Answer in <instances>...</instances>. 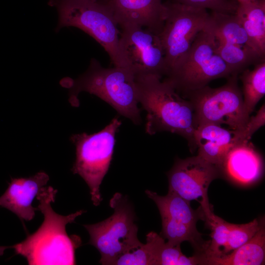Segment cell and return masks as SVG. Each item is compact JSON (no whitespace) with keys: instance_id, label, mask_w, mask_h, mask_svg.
Here are the masks:
<instances>
[{"instance_id":"1","label":"cell","mask_w":265,"mask_h":265,"mask_svg":"<svg viewBox=\"0 0 265 265\" xmlns=\"http://www.w3.org/2000/svg\"><path fill=\"white\" fill-rule=\"evenodd\" d=\"M57 190L44 186L36 196L37 210L44 215L38 229L24 240L13 246L16 255L24 257L28 265H75V251L81 244L77 235H68L66 226L85 211L80 210L67 215L55 212L51 204Z\"/></svg>"},{"instance_id":"2","label":"cell","mask_w":265,"mask_h":265,"mask_svg":"<svg viewBox=\"0 0 265 265\" xmlns=\"http://www.w3.org/2000/svg\"><path fill=\"white\" fill-rule=\"evenodd\" d=\"M135 79L138 103L147 112L146 132L153 135L165 131L178 134L187 140L190 151L194 152L197 125L191 103L181 97L165 79L161 80L154 76Z\"/></svg>"},{"instance_id":"3","label":"cell","mask_w":265,"mask_h":265,"mask_svg":"<svg viewBox=\"0 0 265 265\" xmlns=\"http://www.w3.org/2000/svg\"><path fill=\"white\" fill-rule=\"evenodd\" d=\"M60 83L69 89V101L73 106L79 105L77 97L85 91L105 101L135 125L141 123L135 77L126 68H105L92 58L84 73L76 80L64 78Z\"/></svg>"},{"instance_id":"4","label":"cell","mask_w":265,"mask_h":265,"mask_svg":"<svg viewBox=\"0 0 265 265\" xmlns=\"http://www.w3.org/2000/svg\"><path fill=\"white\" fill-rule=\"evenodd\" d=\"M48 4L58 12L56 31L69 26L83 30L103 47L114 66L127 69L120 49L118 25L104 3L97 0H49Z\"/></svg>"},{"instance_id":"5","label":"cell","mask_w":265,"mask_h":265,"mask_svg":"<svg viewBox=\"0 0 265 265\" xmlns=\"http://www.w3.org/2000/svg\"><path fill=\"white\" fill-rule=\"evenodd\" d=\"M231 75L232 71L218 53L213 35L206 25L165 80L183 95L201 88L213 80Z\"/></svg>"},{"instance_id":"6","label":"cell","mask_w":265,"mask_h":265,"mask_svg":"<svg viewBox=\"0 0 265 265\" xmlns=\"http://www.w3.org/2000/svg\"><path fill=\"white\" fill-rule=\"evenodd\" d=\"M114 210L109 217L93 224L83 225L88 231V243L100 252V263L114 265L124 252L141 242L137 238L138 226L132 204L127 196L115 193L109 201Z\"/></svg>"},{"instance_id":"7","label":"cell","mask_w":265,"mask_h":265,"mask_svg":"<svg viewBox=\"0 0 265 265\" xmlns=\"http://www.w3.org/2000/svg\"><path fill=\"white\" fill-rule=\"evenodd\" d=\"M238 79V75H233L220 87L207 85L183 94L192 105L197 126L213 123L226 125L236 133L243 131L250 115L245 109Z\"/></svg>"},{"instance_id":"8","label":"cell","mask_w":265,"mask_h":265,"mask_svg":"<svg viewBox=\"0 0 265 265\" xmlns=\"http://www.w3.org/2000/svg\"><path fill=\"white\" fill-rule=\"evenodd\" d=\"M121 125L118 117L114 118L101 131L90 134L83 132L70 137L76 146V160L72 171L79 175L90 189L94 206L102 201L100 191L103 180L107 173L113 155L116 133Z\"/></svg>"},{"instance_id":"9","label":"cell","mask_w":265,"mask_h":265,"mask_svg":"<svg viewBox=\"0 0 265 265\" xmlns=\"http://www.w3.org/2000/svg\"><path fill=\"white\" fill-rule=\"evenodd\" d=\"M164 3L166 15L159 35L165 52L168 75L186 55L197 34L205 27L210 14L204 8L171 1Z\"/></svg>"},{"instance_id":"10","label":"cell","mask_w":265,"mask_h":265,"mask_svg":"<svg viewBox=\"0 0 265 265\" xmlns=\"http://www.w3.org/2000/svg\"><path fill=\"white\" fill-rule=\"evenodd\" d=\"M119 47L127 69L136 77L154 76L161 79L168 69L159 34L148 28H122Z\"/></svg>"},{"instance_id":"11","label":"cell","mask_w":265,"mask_h":265,"mask_svg":"<svg viewBox=\"0 0 265 265\" xmlns=\"http://www.w3.org/2000/svg\"><path fill=\"white\" fill-rule=\"evenodd\" d=\"M168 191L190 202L201 198L205 212L212 211L208 196L210 184L220 177L217 167L199 156L178 159L167 173Z\"/></svg>"},{"instance_id":"12","label":"cell","mask_w":265,"mask_h":265,"mask_svg":"<svg viewBox=\"0 0 265 265\" xmlns=\"http://www.w3.org/2000/svg\"><path fill=\"white\" fill-rule=\"evenodd\" d=\"M220 176L242 186L255 184L263 177V157L249 141L236 142L217 167Z\"/></svg>"},{"instance_id":"13","label":"cell","mask_w":265,"mask_h":265,"mask_svg":"<svg viewBox=\"0 0 265 265\" xmlns=\"http://www.w3.org/2000/svg\"><path fill=\"white\" fill-rule=\"evenodd\" d=\"M104 3L121 28L136 26L160 32L166 15L162 0H105Z\"/></svg>"},{"instance_id":"14","label":"cell","mask_w":265,"mask_h":265,"mask_svg":"<svg viewBox=\"0 0 265 265\" xmlns=\"http://www.w3.org/2000/svg\"><path fill=\"white\" fill-rule=\"evenodd\" d=\"M49 180V175L44 171L29 177L11 178L0 196V207L14 213L22 221L31 220L38 210L32 205L33 199Z\"/></svg>"},{"instance_id":"15","label":"cell","mask_w":265,"mask_h":265,"mask_svg":"<svg viewBox=\"0 0 265 265\" xmlns=\"http://www.w3.org/2000/svg\"><path fill=\"white\" fill-rule=\"evenodd\" d=\"M194 136L197 155L217 167L237 142L234 131L213 123L199 125Z\"/></svg>"},{"instance_id":"16","label":"cell","mask_w":265,"mask_h":265,"mask_svg":"<svg viewBox=\"0 0 265 265\" xmlns=\"http://www.w3.org/2000/svg\"><path fill=\"white\" fill-rule=\"evenodd\" d=\"M235 14L256 52L265 59V0L238 3Z\"/></svg>"},{"instance_id":"17","label":"cell","mask_w":265,"mask_h":265,"mask_svg":"<svg viewBox=\"0 0 265 265\" xmlns=\"http://www.w3.org/2000/svg\"><path fill=\"white\" fill-rule=\"evenodd\" d=\"M265 259V227L262 225L248 241L227 254L202 260V265H261Z\"/></svg>"},{"instance_id":"18","label":"cell","mask_w":265,"mask_h":265,"mask_svg":"<svg viewBox=\"0 0 265 265\" xmlns=\"http://www.w3.org/2000/svg\"><path fill=\"white\" fill-rule=\"evenodd\" d=\"M145 192L155 202L160 215L167 216L194 228H197L198 220H205V212L201 205L197 210H194L190 202L174 192L168 191L165 196L159 195L150 190Z\"/></svg>"},{"instance_id":"19","label":"cell","mask_w":265,"mask_h":265,"mask_svg":"<svg viewBox=\"0 0 265 265\" xmlns=\"http://www.w3.org/2000/svg\"><path fill=\"white\" fill-rule=\"evenodd\" d=\"M162 222L161 236L172 245H181L189 241L195 250V254L203 255L207 251L210 240H204L197 228L174 220L165 215H160Z\"/></svg>"},{"instance_id":"20","label":"cell","mask_w":265,"mask_h":265,"mask_svg":"<svg viewBox=\"0 0 265 265\" xmlns=\"http://www.w3.org/2000/svg\"><path fill=\"white\" fill-rule=\"evenodd\" d=\"M165 239L154 232L146 235V243H141L123 253L115 261L116 265H158Z\"/></svg>"},{"instance_id":"21","label":"cell","mask_w":265,"mask_h":265,"mask_svg":"<svg viewBox=\"0 0 265 265\" xmlns=\"http://www.w3.org/2000/svg\"><path fill=\"white\" fill-rule=\"evenodd\" d=\"M254 65L252 70H244L239 77L242 84L244 106L249 115L265 94V60Z\"/></svg>"},{"instance_id":"22","label":"cell","mask_w":265,"mask_h":265,"mask_svg":"<svg viewBox=\"0 0 265 265\" xmlns=\"http://www.w3.org/2000/svg\"><path fill=\"white\" fill-rule=\"evenodd\" d=\"M205 221L207 227L211 230L212 239L210 240L205 253L199 255L201 262L204 259L217 257L222 254L221 247L224 248L226 246L229 234L227 222L215 215L212 211L205 214Z\"/></svg>"},{"instance_id":"23","label":"cell","mask_w":265,"mask_h":265,"mask_svg":"<svg viewBox=\"0 0 265 265\" xmlns=\"http://www.w3.org/2000/svg\"><path fill=\"white\" fill-rule=\"evenodd\" d=\"M264 224V217L254 219L245 224H235L227 222L228 238L226 245L222 250V254L228 253L248 241Z\"/></svg>"},{"instance_id":"24","label":"cell","mask_w":265,"mask_h":265,"mask_svg":"<svg viewBox=\"0 0 265 265\" xmlns=\"http://www.w3.org/2000/svg\"><path fill=\"white\" fill-rule=\"evenodd\" d=\"M201 265L199 255L195 254L187 257L183 254L181 245H172L165 242L159 258L158 265Z\"/></svg>"},{"instance_id":"25","label":"cell","mask_w":265,"mask_h":265,"mask_svg":"<svg viewBox=\"0 0 265 265\" xmlns=\"http://www.w3.org/2000/svg\"><path fill=\"white\" fill-rule=\"evenodd\" d=\"M186 5L210 9L212 12L235 14L238 3L233 0H171Z\"/></svg>"},{"instance_id":"26","label":"cell","mask_w":265,"mask_h":265,"mask_svg":"<svg viewBox=\"0 0 265 265\" xmlns=\"http://www.w3.org/2000/svg\"><path fill=\"white\" fill-rule=\"evenodd\" d=\"M265 124V107L263 105L255 115L249 117L244 129L238 133H235L238 141H248L252 135Z\"/></svg>"},{"instance_id":"27","label":"cell","mask_w":265,"mask_h":265,"mask_svg":"<svg viewBox=\"0 0 265 265\" xmlns=\"http://www.w3.org/2000/svg\"><path fill=\"white\" fill-rule=\"evenodd\" d=\"M8 248H11V246H0V257L3 254L4 251Z\"/></svg>"},{"instance_id":"28","label":"cell","mask_w":265,"mask_h":265,"mask_svg":"<svg viewBox=\"0 0 265 265\" xmlns=\"http://www.w3.org/2000/svg\"><path fill=\"white\" fill-rule=\"evenodd\" d=\"M233 0L237 2L238 3H240L242 2L248 1L252 0Z\"/></svg>"},{"instance_id":"29","label":"cell","mask_w":265,"mask_h":265,"mask_svg":"<svg viewBox=\"0 0 265 265\" xmlns=\"http://www.w3.org/2000/svg\"><path fill=\"white\" fill-rule=\"evenodd\" d=\"M99 0V1H105V0Z\"/></svg>"}]
</instances>
